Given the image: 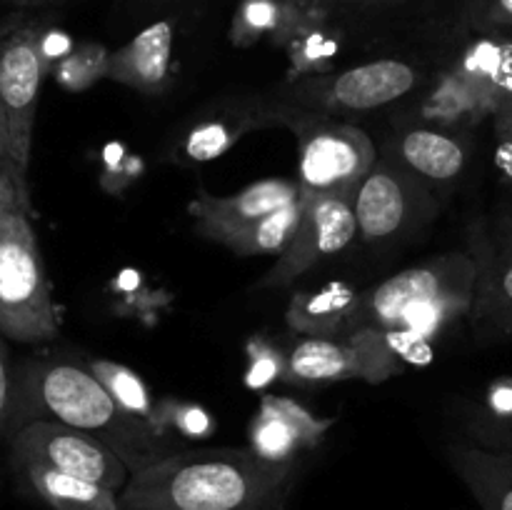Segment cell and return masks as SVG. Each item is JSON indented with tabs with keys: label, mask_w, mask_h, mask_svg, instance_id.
Here are the masks:
<instances>
[{
	"label": "cell",
	"mask_w": 512,
	"mask_h": 510,
	"mask_svg": "<svg viewBox=\"0 0 512 510\" xmlns=\"http://www.w3.org/2000/svg\"><path fill=\"white\" fill-rule=\"evenodd\" d=\"M298 463H275L253 448L178 450L130 473L123 510H283Z\"/></svg>",
	"instance_id": "obj_1"
},
{
	"label": "cell",
	"mask_w": 512,
	"mask_h": 510,
	"mask_svg": "<svg viewBox=\"0 0 512 510\" xmlns=\"http://www.w3.org/2000/svg\"><path fill=\"white\" fill-rule=\"evenodd\" d=\"M20 403L38 413L33 420H55L100 438L128 465L130 473L180 450L170 430L125 410L93 370L73 360L33 365L18 385L15 410Z\"/></svg>",
	"instance_id": "obj_2"
},
{
	"label": "cell",
	"mask_w": 512,
	"mask_h": 510,
	"mask_svg": "<svg viewBox=\"0 0 512 510\" xmlns=\"http://www.w3.org/2000/svg\"><path fill=\"white\" fill-rule=\"evenodd\" d=\"M475 288L478 260L473 255H440L360 293L348 335L398 330L428 343L473 310Z\"/></svg>",
	"instance_id": "obj_3"
},
{
	"label": "cell",
	"mask_w": 512,
	"mask_h": 510,
	"mask_svg": "<svg viewBox=\"0 0 512 510\" xmlns=\"http://www.w3.org/2000/svg\"><path fill=\"white\" fill-rule=\"evenodd\" d=\"M270 120H280L295 133L300 150L298 183L305 195L335 193L353 198L380 158L365 130L330 115L280 105L270 110Z\"/></svg>",
	"instance_id": "obj_4"
},
{
	"label": "cell",
	"mask_w": 512,
	"mask_h": 510,
	"mask_svg": "<svg viewBox=\"0 0 512 510\" xmlns=\"http://www.w3.org/2000/svg\"><path fill=\"white\" fill-rule=\"evenodd\" d=\"M58 330L60 315L30 215H10L0 238V333L18 343H45Z\"/></svg>",
	"instance_id": "obj_5"
},
{
	"label": "cell",
	"mask_w": 512,
	"mask_h": 510,
	"mask_svg": "<svg viewBox=\"0 0 512 510\" xmlns=\"http://www.w3.org/2000/svg\"><path fill=\"white\" fill-rule=\"evenodd\" d=\"M425 80L418 63L405 58H378L335 75H318L295 83L288 105L318 115H360L408 98Z\"/></svg>",
	"instance_id": "obj_6"
},
{
	"label": "cell",
	"mask_w": 512,
	"mask_h": 510,
	"mask_svg": "<svg viewBox=\"0 0 512 510\" xmlns=\"http://www.w3.org/2000/svg\"><path fill=\"white\" fill-rule=\"evenodd\" d=\"M13 463H38L58 473L120 490L130 468L95 435L55 420H28L13 433Z\"/></svg>",
	"instance_id": "obj_7"
},
{
	"label": "cell",
	"mask_w": 512,
	"mask_h": 510,
	"mask_svg": "<svg viewBox=\"0 0 512 510\" xmlns=\"http://www.w3.org/2000/svg\"><path fill=\"white\" fill-rule=\"evenodd\" d=\"M353 210L360 240L368 245H380L400 238L430 218L435 200L430 185L380 155L378 163L355 190Z\"/></svg>",
	"instance_id": "obj_8"
},
{
	"label": "cell",
	"mask_w": 512,
	"mask_h": 510,
	"mask_svg": "<svg viewBox=\"0 0 512 510\" xmlns=\"http://www.w3.org/2000/svg\"><path fill=\"white\" fill-rule=\"evenodd\" d=\"M48 68L50 60L45 55L43 40L33 28L13 30L0 43V105L8 120V158L25 175H28L40 85L48 75Z\"/></svg>",
	"instance_id": "obj_9"
},
{
	"label": "cell",
	"mask_w": 512,
	"mask_h": 510,
	"mask_svg": "<svg viewBox=\"0 0 512 510\" xmlns=\"http://www.w3.org/2000/svg\"><path fill=\"white\" fill-rule=\"evenodd\" d=\"M358 238L353 198L350 195H308L303 223L290 248L278 255L273 268L260 278L258 288H283L323 260L343 253Z\"/></svg>",
	"instance_id": "obj_10"
},
{
	"label": "cell",
	"mask_w": 512,
	"mask_h": 510,
	"mask_svg": "<svg viewBox=\"0 0 512 510\" xmlns=\"http://www.w3.org/2000/svg\"><path fill=\"white\" fill-rule=\"evenodd\" d=\"M400 360L370 333L345 338H300L288 353L285 375L300 383H335L360 378L370 383L390 378L400 370Z\"/></svg>",
	"instance_id": "obj_11"
},
{
	"label": "cell",
	"mask_w": 512,
	"mask_h": 510,
	"mask_svg": "<svg viewBox=\"0 0 512 510\" xmlns=\"http://www.w3.org/2000/svg\"><path fill=\"white\" fill-rule=\"evenodd\" d=\"M303 193L298 180L288 178H265L233 195H213L205 188L198 190L188 205L195 230L203 238L223 243L228 235L245 225L255 223L263 215L283 208L285 203L295 200Z\"/></svg>",
	"instance_id": "obj_12"
},
{
	"label": "cell",
	"mask_w": 512,
	"mask_h": 510,
	"mask_svg": "<svg viewBox=\"0 0 512 510\" xmlns=\"http://www.w3.org/2000/svg\"><path fill=\"white\" fill-rule=\"evenodd\" d=\"M385 158L433 188L455 183L465 173L470 148L458 130L445 125H413L390 138Z\"/></svg>",
	"instance_id": "obj_13"
},
{
	"label": "cell",
	"mask_w": 512,
	"mask_h": 510,
	"mask_svg": "<svg viewBox=\"0 0 512 510\" xmlns=\"http://www.w3.org/2000/svg\"><path fill=\"white\" fill-rule=\"evenodd\" d=\"M328 425L295 400L265 395L250 428V448L275 463H298L300 450L315 448Z\"/></svg>",
	"instance_id": "obj_14"
},
{
	"label": "cell",
	"mask_w": 512,
	"mask_h": 510,
	"mask_svg": "<svg viewBox=\"0 0 512 510\" xmlns=\"http://www.w3.org/2000/svg\"><path fill=\"white\" fill-rule=\"evenodd\" d=\"M175 30L168 20L140 30L128 45L108 55L105 78L140 90L145 95H160L170 83V58H173Z\"/></svg>",
	"instance_id": "obj_15"
},
{
	"label": "cell",
	"mask_w": 512,
	"mask_h": 510,
	"mask_svg": "<svg viewBox=\"0 0 512 510\" xmlns=\"http://www.w3.org/2000/svg\"><path fill=\"white\" fill-rule=\"evenodd\" d=\"M448 463L480 510H512V453L458 443L448 448Z\"/></svg>",
	"instance_id": "obj_16"
},
{
	"label": "cell",
	"mask_w": 512,
	"mask_h": 510,
	"mask_svg": "<svg viewBox=\"0 0 512 510\" xmlns=\"http://www.w3.org/2000/svg\"><path fill=\"white\" fill-rule=\"evenodd\" d=\"M360 293L345 283L305 290L290 300L288 325L303 338H345L358 308Z\"/></svg>",
	"instance_id": "obj_17"
},
{
	"label": "cell",
	"mask_w": 512,
	"mask_h": 510,
	"mask_svg": "<svg viewBox=\"0 0 512 510\" xmlns=\"http://www.w3.org/2000/svg\"><path fill=\"white\" fill-rule=\"evenodd\" d=\"M20 483L50 510H123L115 490L38 463H13Z\"/></svg>",
	"instance_id": "obj_18"
},
{
	"label": "cell",
	"mask_w": 512,
	"mask_h": 510,
	"mask_svg": "<svg viewBox=\"0 0 512 510\" xmlns=\"http://www.w3.org/2000/svg\"><path fill=\"white\" fill-rule=\"evenodd\" d=\"M305 205H308V195L300 193L298 198L285 203L283 208L273 210V213L263 215L255 223L235 230L220 245H225L230 253L240 255V258H250V255H283L290 248L295 235H298V228L305 215Z\"/></svg>",
	"instance_id": "obj_19"
},
{
	"label": "cell",
	"mask_w": 512,
	"mask_h": 510,
	"mask_svg": "<svg viewBox=\"0 0 512 510\" xmlns=\"http://www.w3.org/2000/svg\"><path fill=\"white\" fill-rule=\"evenodd\" d=\"M475 260H478V288L470 313L475 323L490 328L512 310V258L490 255Z\"/></svg>",
	"instance_id": "obj_20"
},
{
	"label": "cell",
	"mask_w": 512,
	"mask_h": 510,
	"mask_svg": "<svg viewBox=\"0 0 512 510\" xmlns=\"http://www.w3.org/2000/svg\"><path fill=\"white\" fill-rule=\"evenodd\" d=\"M88 368L93 370L95 378L113 393V398L118 400L125 410H130V413L138 415V418L160 425L158 408H155L153 400H150L148 388H145V383L140 380L138 373H133V370L125 368V365L115 363V360L105 358L90 360ZM160 428H163V425H160Z\"/></svg>",
	"instance_id": "obj_21"
},
{
	"label": "cell",
	"mask_w": 512,
	"mask_h": 510,
	"mask_svg": "<svg viewBox=\"0 0 512 510\" xmlns=\"http://www.w3.org/2000/svg\"><path fill=\"white\" fill-rule=\"evenodd\" d=\"M253 125L260 123H250V120H240L238 125H230L225 118L218 120H208V123L198 125V128L190 133L188 143H185V150H188V158L193 160H208L220 155L223 150H228L245 130H250Z\"/></svg>",
	"instance_id": "obj_22"
},
{
	"label": "cell",
	"mask_w": 512,
	"mask_h": 510,
	"mask_svg": "<svg viewBox=\"0 0 512 510\" xmlns=\"http://www.w3.org/2000/svg\"><path fill=\"white\" fill-rule=\"evenodd\" d=\"M105 70H108V55L100 48H80L75 53H70L68 58L60 60L58 70H55V78L70 90L88 88L93 80L105 78Z\"/></svg>",
	"instance_id": "obj_23"
},
{
	"label": "cell",
	"mask_w": 512,
	"mask_h": 510,
	"mask_svg": "<svg viewBox=\"0 0 512 510\" xmlns=\"http://www.w3.org/2000/svg\"><path fill=\"white\" fill-rule=\"evenodd\" d=\"M465 23L485 35H512V0H463Z\"/></svg>",
	"instance_id": "obj_24"
},
{
	"label": "cell",
	"mask_w": 512,
	"mask_h": 510,
	"mask_svg": "<svg viewBox=\"0 0 512 510\" xmlns=\"http://www.w3.org/2000/svg\"><path fill=\"white\" fill-rule=\"evenodd\" d=\"M158 423L165 430H178L188 438H205L213 430V420L203 408L185 403H165L158 408Z\"/></svg>",
	"instance_id": "obj_25"
},
{
	"label": "cell",
	"mask_w": 512,
	"mask_h": 510,
	"mask_svg": "<svg viewBox=\"0 0 512 510\" xmlns=\"http://www.w3.org/2000/svg\"><path fill=\"white\" fill-rule=\"evenodd\" d=\"M33 215L28 195V175L10 160L0 158V215Z\"/></svg>",
	"instance_id": "obj_26"
},
{
	"label": "cell",
	"mask_w": 512,
	"mask_h": 510,
	"mask_svg": "<svg viewBox=\"0 0 512 510\" xmlns=\"http://www.w3.org/2000/svg\"><path fill=\"white\" fill-rule=\"evenodd\" d=\"M15 400H18V383H15L13 370H10L8 350H5L3 338H0V435L8 430V423L13 420Z\"/></svg>",
	"instance_id": "obj_27"
},
{
	"label": "cell",
	"mask_w": 512,
	"mask_h": 510,
	"mask_svg": "<svg viewBox=\"0 0 512 510\" xmlns=\"http://www.w3.org/2000/svg\"><path fill=\"white\" fill-rule=\"evenodd\" d=\"M310 3L320 5L325 10H355V8H368V5L380 3V0H310Z\"/></svg>",
	"instance_id": "obj_28"
},
{
	"label": "cell",
	"mask_w": 512,
	"mask_h": 510,
	"mask_svg": "<svg viewBox=\"0 0 512 510\" xmlns=\"http://www.w3.org/2000/svg\"><path fill=\"white\" fill-rule=\"evenodd\" d=\"M10 138H8V120H5L3 105H0V158L10 160Z\"/></svg>",
	"instance_id": "obj_29"
},
{
	"label": "cell",
	"mask_w": 512,
	"mask_h": 510,
	"mask_svg": "<svg viewBox=\"0 0 512 510\" xmlns=\"http://www.w3.org/2000/svg\"><path fill=\"white\" fill-rule=\"evenodd\" d=\"M490 333H495V335H505V338H512V310L510 313H505L503 318L498 320V323H493L490 325Z\"/></svg>",
	"instance_id": "obj_30"
},
{
	"label": "cell",
	"mask_w": 512,
	"mask_h": 510,
	"mask_svg": "<svg viewBox=\"0 0 512 510\" xmlns=\"http://www.w3.org/2000/svg\"><path fill=\"white\" fill-rule=\"evenodd\" d=\"M500 255H510V258H512V230H510V235H505L503 253H500Z\"/></svg>",
	"instance_id": "obj_31"
},
{
	"label": "cell",
	"mask_w": 512,
	"mask_h": 510,
	"mask_svg": "<svg viewBox=\"0 0 512 510\" xmlns=\"http://www.w3.org/2000/svg\"><path fill=\"white\" fill-rule=\"evenodd\" d=\"M498 450H505V453H512V430H510L508 435H505V440H503V443H500Z\"/></svg>",
	"instance_id": "obj_32"
},
{
	"label": "cell",
	"mask_w": 512,
	"mask_h": 510,
	"mask_svg": "<svg viewBox=\"0 0 512 510\" xmlns=\"http://www.w3.org/2000/svg\"><path fill=\"white\" fill-rule=\"evenodd\" d=\"M8 218H10V215H0V238H3L5 225H8Z\"/></svg>",
	"instance_id": "obj_33"
},
{
	"label": "cell",
	"mask_w": 512,
	"mask_h": 510,
	"mask_svg": "<svg viewBox=\"0 0 512 510\" xmlns=\"http://www.w3.org/2000/svg\"><path fill=\"white\" fill-rule=\"evenodd\" d=\"M10 3H25V0H10Z\"/></svg>",
	"instance_id": "obj_34"
}]
</instances>
